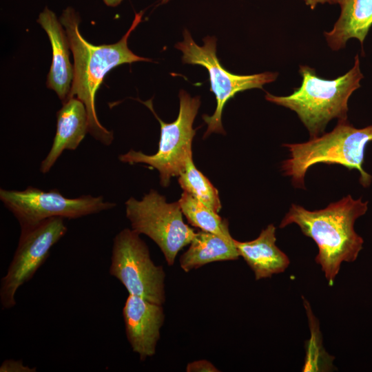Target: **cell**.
Returning a JSON list of instances; mask_svg holds the SVG:
<instances>
[{"label": "cell", "mask_w": 372, "mask_h": 372, "mask_svg": "<svg viewBox=\"0 0 372 372\" xmlns=\"http://www.w3.org/2000/svg\"><path fill=\"white\" fill-rule=\"evenodd\" d=\"M89 133V118L84 103L76 97L63 103L56 114V130L52 147L40 165L48 173L64 150H75Z\"/></svg>", "instance_id": "4fadbf2b"}, {"label": "cell", "mask_w": 372, "mask_h": 372, "mask_svg": "<svg viewBox=\"0 0 372 372\" xmlns=\"http://www.w3.org/2000/svg\"><path fill=\"white\" fill-rule=\"evenodd\" d=\"M299 72L301 85L291 94L278 96L266 92L265 99L294 111L311 138L323 133L331 120L347 119L349 99L364 77L358 54L353 68L334 79L318 76L315 69L307 65H300Z\"/></svg>", "instance_id": "3957f363"}, {"label": "cell", "mask_w": 372, "mask_h": 372, "mask_svg": "<svg viewBox=\"0 0 372 372\" xmlns=\"http://www.w3.org/2000/svg\"><path fill=\"white\" fill-rule=\"evenodd\" d=\"M178 180L184 192L190 194L214 211L218 213L220 211L222 206L218 190L196 168L192 155L188 157Z\"/></svg>", "instance_id": "ac0fdd59"}, {"label": "cell", "mask_w": 372, "mask_h": 372, "mask_svg": "<svg viewBox=\"0 0 372 372\" xmlns=\"http://www.w3.org/2000/svg\"><path fill=\"white\" fill-rule=\"evenodd\" d=\"M203 41V45H197L190 32L184 30L183 41L177 43L175 48L183 52V63L200 65L208 72L210 91L216 96L217 105L213 115H203L207 125L203 136L205 138L212 133L225 134L222 124V113L229 99L240 92L253 88L262 89L264 85L275 81L278 74L271 72L247 75L231 73L221 65L216 56V38L207 36Z\"/></svg>", "instance_id": "8992f818"}, {"label": "cell", "mask_w": 372, "mask_h": 372, "mask_svg": "<svg viewBox=\"0 0 372 372\" xmlns=\"http://www.w3.org/2000/svg\"><path fill=\"white\" fill-rule=\"evenodd\" d=\"M125 215L131 229L151 238L160 248L168 265L190 244L196 231L185 224L178 201L167 203L154 189L141 200L130 197L125 203Z\"/></svg>", "instance_id": "52a82bcc"}, {"label": "cell", "mask_w": 372, "mask_h": 372, "mask_svg": "<svg viewBox=\"0 0 372 372\" xmlns=\"http://www.w3.org/2000/svg\"><path fill=\"white\" fill-rule=\"evenodd\" d=\"M169 1H170V0H162L161 4H165V3H167Z\"/></svg>", "instance_id": "603a6c76"}, {"label": "cell", "mask_w": 372, "mask_h": 372, "mask_svg": "<svg viewBox=\"0 0 372 372\" xmlns=\"http://www.w3.org/2000/svg\"><path fill=\"white\" fill-rule=\"evenodd\" d=\"M304 1L311 10H314L319 4H338L340 6L345 0H304Z\"/></svg>", "instance_id": "44dd1931"}, {"label": "cell", "mask_w": 372, "mask_h": 372, "mask_svg": "<svg viewBox=\"0 0 372 372\" xmlns=\"http://www.w3.org/2000/svg\"><path fill=\"white\" fill-rule=\"evenodd\" d=\"M0 200L17 220L21 229L51 218L77 219L116 206L115 203L105 200L102 196L68 198L56 189L43 191L32 186L21 191L1 188Z\"/></svg>", "instance_id": "ba28073f"}, {"label": "cell", "mask_w": 372, "mask_h": 372, "mask_svg": "<svg viewBox=\"0 0 372 372\" xmlns=\"http://www.w3.org/2000/svg\"><path fill=\"white\" fill-rule=\"evenodd\" d=\"M109 273L129 295L161 305L165 303V271L154 264L147 244L133 229L125 228L114 236Z\"/></svg>", "instance_id": "9c48e42d"}, {"label": "cell", "mask_w": 372, "mask_h": 372, "mask_svg": "<svg viewBox=\"0 0 372 372\" xmlns=\"http://www.w3.org/2000/svg\"><path fill=\"white\" fill-rule=\"evenodd\" d=\"M178 203L188 223L200 230L214 234L228 241H234L227 219L190 194L183 192Z\"/></svg>", "instance_id": "e0dca14e"}, {"label": "cell", "mask_w": 372, "mask_h": 372, "mask_svg": "<svg viewBox=\"0 0 372 372\" xmlns=\"http://www.w3.org/2000/svg\"><path fill=\"white\" fill-rule=\"evenodd\" d=\"M142 16L143 12L136 13L130 29L118 42L100 45H94L82 37L79 31V14L72 7L65 8L59 19L74 56V76L68 99L76 97L84 103L89 118V133L106 146L113 142L114 133L103 126L98 118L96 93L105 74L114 68L136 61H152L135 54L127 45V39L141 21Z\"/></svg>", "instance_id": "6da1fadb"}, {"label": "cell", "mask_w": 372, "mask_h": 372, "mask_svg": "<svg viewBox=\"0 0 372 372\" xmlns=\"http://www.w3.org/2000/svg\"><path fill=\"white\" fill-rule=\"evenodd\" d=\"M340 17L330 31L324 32L333 50L344 48L352 38L362 45L372 26V0H345L340 6Z\"/></svg>", "instance_id": "9a60e30c"}, {"label": "cell", "mask_w": 372, "mask_h": 372, "mask_svg": "<svg viewBox=\"0 0 372 372\" xmlns=\"http://www.w3.org/2000/svg\"><path fill=\"white\" fill-rule=\"evenodd\" d=\"M372 141V125L357 129L347 120H338L337 125L329 132L311 138L307 142L284 144L290 156L282 162L284 174L291 178L296 187H304V176L308 169L317 163L338 164L349 169L360 172V182L368 187L372 177L363 167L364 150Z\"/></svg>", "instance_id": "277c9868"}, {"label": "cell", "mask_w": 372, "mask_h": 372, "mask_svg": "<svg viewBox=\"0 0 372 372\" xmlns=\"http://www.w3.org/2000/svg\"><path fill=\"white\" fill-rule=\"evenodd\" d=\"M368 202L348 195L327 207L309 211L292 204L280 227L291 223L317 244L316 262L321 266L329 286L333 285L342 262H353L362 249L364 240L354 230L355 220L364 215Z\"/></svg>", "instance_id": "7a4b0ae2"}, {"label": "cell", "mask_w": 372, "mask_h": 372, "mask_svg": "<svg viewBox=\"0 0 372 372\" xmlns=\"http://www.w3.org/2000/svg\"><path fill=\"white\" fill-rule=\"evenodd\" d=\"M105 2L110 6H116L120 3L121 0H104Z\"/></svg>", "instance_id": "7402d4cb"}, {"label": "cell", "mask_w": 372, "mask_h": 372, "mask_svg": "<svg viewBox=\"0 0 372 372\" xmlns=\"http://www.w3.org/2000/svg\"><path fill=\"white\" fill-rule=\"evenodd\" d=\"M187 372H218L219 370L210 362L200 360L190 362L186 367Z\"/></svg>", "instance_id": "ffe728a7"}, {"label": "cell", "mask_w": 372, "mask_h": 372, "mask_svg": "<svg viewBox=\"0 0 372 372\" xmlns=\"http://www.w3.org/2000/svg\"><path fill=\"white\" fill-rule=\"evenodd\" d=\"M158 121L161 137L156 154L148 155L141 151L130 149L118 156L122 163L130 165L143 163L158 171L162 187L169 185L173 176H179L184 169L187 158L192 155V141L196 134L193 123L200 105V96L191 97L185 90L179 92L180 108L177 118L172 123L162 121L154 110L152 99L146 101L139 99Z\"/></svg>", "instance_id": "5b68a950"}, {"label": "cell", "mask_w": 372, "mask_h": 372, "mask_svg": "<svg viewBox=\"0 0 372 372\" xmlns=\"http://www.w3.org/2000/svg\"><path fill=\"white\" fill-rule=\"evenodd\" d=\"M67 231L64 218L59 217L21 229L17 247L6 274L1 280L0 303L2 309H10L16 305L18 289L32 278L48 259L51 249Z\"/></svg>", "instance_id": "30bf717a"}, {"label": "cell", "mask_w": 372, "mask_h": 372, "mask_svg": "<svg viewBox=\"0 0 372 372\" xmlns=\"http://www.w3.org/2000/svg\"><path fill=\"white\" fill-rule=\"evenodd\" d=\"M240 257L234 241L214 234L196 231L189 247L180 257V268L189 272L213 262L235 260Z\"/></svg>", "instance_id": "2e32d148"}, {"label": "cell", "mask_w": 372, "mask_h": 372, "mask_svg": "<svg viewBox=\"0 0 372 372\" xmlns=\"http://www.w3.org/2000/svg\"><path fill=\"white\" fill-rule=\"evenodd\" d=\"M127 341L141 361L153 357L165 320L163 305L129 295L123 308Z\"/></svg>", "instance_id": "8fae6325"}, {"label": "cell", "mask_w": 372, "mask_h": 372, "mask_svg": "<svg viewBox=\"0 0 372 372\" xmlns=\"http://www.w3.org/2000/svg\"><path fill=\"white\" fill-rule=\"evenodd\" d=\"M276 227L269 225L256 239L240 242L234 239L235 246L254 271L256 280L270 278L282 273L289 265L288 256L276 245Z\"/></svg>", "instance_id": "5bb4252c"}, {"label": "cell", "mask_w": 372, "mask_h": 372, "mask_svg": "<svg viewBox=\"0 0 372 372\" xmlns=\"http://www.w3.org/2000/svg\"><path fill=\"white\" fill-rule=\"evenodd\" d=\"M36 367L23 364L21 360H5L0 366V372H35Z\"/></svg>", "instance_id": "d6986e66"}, {"label": "cell", "mask_w": 372, "mask_h": 372, "mask_svg": "<svg viewBox=\"0 0 372 372\" xmlns=\"http://www.w3.org/2000/svg\"><path fill=\"white\" fill-rule=\"evenodd\" d=\"M37 22L47 33L52 50V64L47 76V87L56 92L64 103L68 100L74 76L70 61V43L65 30L55 13L45 7Z\"/></svg>", "instance_id": "7c38bea8"}]
</instances>
